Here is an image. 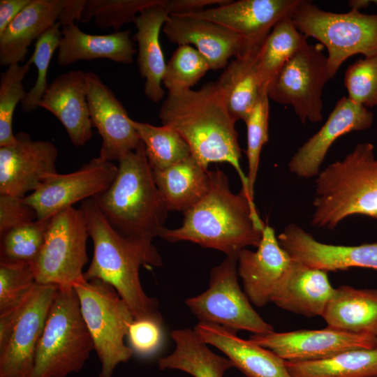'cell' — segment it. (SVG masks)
Instances as JSON below:
<instances>
[{"mask_svg":"<svg viewBox=\"0 0 377 377\" xmlns=\"http://www.w3.org/2000/svg\"><path fill=\"white\" fill-rule=\"evenodd\" d=\"M162 124L176 131L188 144L191 156L204 168L228 163L238 174L242 189L251 197L247 176L241 168V148L223 94L216 82L198 90L168 92L158 114Z\"/></svg>","mask_w":377,"mask_h":377,"instance_id":"obj_1","label":"cell"},{"mask_svg":"<svg viewBox=\"0 0 377 377\" xmlns=\"http://www.w3.org/2000/svg\"><path fill=\"white\" fill-rule=\"evenodd\" d=\"M209 177L206 194L184 212L182 226L164 228L159 237L170 242H191L227 256H238L247 246L258 247L266 225L253 200L242 189L233 193L222 170H209Z\"/></svg>","mask_w":377,"mask_h":377,"instance_id":"obj_2","label":"cell"},{"mask_svg":"<svg viewBox=\"0 0 377 377\" xmlns=\"http://www.w3.org/2000/svg\"><path fill=\"white\" fill-rule=\"evenodd\" d=\"M84 212L94 246L91 262L84 277L100 279L112 286L131 309L134 319L149 318L162 323L158 302L144 291L139 276L140 267L162 265L152 242L127 238L114 229L104 217L94 198L84 200Z\"/></svg>","mask_w":377,"mask_h":377,"instance_id":"obj_3","label":"cell"},{"mask_svg":"<svg viewBox=\"0 0 377 377\" xmlns=\"http://www.w3.org/2000/svg\"><path fill=\"white\" fill-rule=\"evenodd\" d=\"M94 199L110 226L131 239L152 242L165 228L169 210L141 140L134 151L118 161L113 182Z\"/></svg>","mask_w":377,"mask_h":377,"instance_id":"obj_4","label":"cell"},{"mask_svg":"<svg viewBox=\"0 0 377 377\" xmlns=\"http://www.w3.org/2000/svg\"><path fill=\"white\" fill-rule=\"evenodd\" d=\"M311 224L333 230L354 214L377 218V157L370 142H360L316 179Z\"/></svg>","mask_w":377,"mask_h":377,"instance_id":"obj_5","label":"cell"},{"mask_svg":"<svg viewBox=\"0 0 377 377\" xmlns=\"http://www.w3.org/2000/svg\"><path fill=\"white\" fill-rule=\"evenodd\" d=\"M94 345L74 288H58L38 341L30 377H67L79 372Z\"/></svg>","mask_w":377,"mask_h":377,"instance_id":"obj_6","label":"cell"},{"mask_svg":"<svg viewBox=\"0 0 377 377\" xmlns=\"http://www.w3.org/2000/svg\"><path fill=\"white\" fill-rule=\"evenodd\" d=\"M73 288L101 362L99 376L112 377L116 367L134 353L124 343L133 315L115 289L100 279H84Z\"/></svg>","mask_w":377,"mask_h":377,"instance_id":"obj_7","label":"cell"},{"mask_svg":"<svg viewBox=\"0 0 377 377\" xmlns=\"http://www.w3.org/2000/svg\"><path fill=\"white\" fill-rule=\"evenodd\" d=\"M292 20L301 33L325 47L332 77L349 57L377 54V13L327 12L309 1L300 0Z\"/></svg>","mask_w":377,"mask_h":377,"instance_id":"obj_8","label":"cell"},{"mask_svg":"<svg viewBox=\"0 0 377 377\" xmlns=\"http://www.w3.org/2000/svg\"><path fill=\"white\" fill-rule=\"evenodd\" d=\"M89 237L81 208L68 207L53 216L34 265L37 283L69 288L84 280Z\"/></svg>","mask_w":377,"mask_h":377,"instance_id":"obj_9","label":"cell"},{"mask_svg":"<svg viewBox=\"0 0 377 377\" xmlns=\"http://www.w3.org/2000/svg\"><path fill=\"white\" fill-rule=\"evenodd\" d=\"M237 256H226L210 272L209 288L185 302L199 322L216 324L237 332H274L254 310L238 283Z\"/></svg>","mask_w":377,"mask_h":377,"instance_id":"obj_10","label":"cell"},{"mask_svg":"<svg viewBox=\"0 0 377 377\" xmlns=\"http://www.w3.org/2000/svg\"><path fill=\"white\" fill-rule=\"evenodd\" d=\"M332 77L321 45L304 46L283 66L269 87V98L293 107L302 123L322 120L323 89Z\"/></svg>","mask_w":377,"mask_h":377,"instance_id":"obj_11","label":"cell"},{"mask_svg":"<svg viewBox=\"0 0 377 377\" xmlns=\"http://www.w3.org/2000/svg\"><path fill=\"white\" fill-rule=\"evenodd\" d=\"M117 172V165L98 156L76 171L50 176L24 200L35 210L38 220L49 219L76 202L107 190Z\"/></svg>","mask_w":377,"mask_h":377,"instance_id":"obj_12","label":"cell"},{"mask_svg":"<svg viewBox=\"0 0 377 377\" xmlns=\"http://www.w3.org/2000/svg\"><path fill=\"white\" fill-rule=\"evenodd\" d=\"M58 286L37 283L0 343V377H30L36 347Z\"/></svg>","mask_w":377,"mask_h":377,"instance_id":"obj_13","label":"cell"},{"mask_svg":"<svg viewBox=\"0 0 377 377\" xmlns=\"http://www.w3.org/2000/svg\"><path fill=\"white\" fill-rule=\"evenodd\" d=\"M249 339L291 362L322 360L347 350L377 348V337L329 327L322 330L253 334Z\"/></svg>","mask_w":377,"mask_h":377,"instance_id":"obj_14","label":"cell"},{"mask_svg":"<svg viewBox=\"0 0 377 377\" xmlns=\"http://www.w3.org/2000/svg\"><path fill=\"white\" fill-rule=\"evenodd\" d=\"M15 135L13 144L0 147V194L24 198L58 173L59 153L50 141L34 140L23 131Z\"/></svg>","mask_w":377,"mask_h":377,"instance_id":"obj_15","label":"cell"},{"mask_svg":"<svg viewBox=\"0 0 377 377\" xmlns=\"http://www.w3.org/2000/svg\"><path fill=\"white\" fill-rule=\"evenodd\" d=\"M85 75L91 122L102 139L99 157L118 161L137 148L140 138L113 91L95 73L87 71Z\"/></svg>","mask_w":377,"mask_h":377,"instance_id":"obj_16","label":"cell"},{"mask_svg":"<svg viewBox=\"0 0 377 377\" xmlns=\"http://www.w3.org/2000/svg\"><path fill=\"white\" fill-rule=\"evenodd\" d=\"M300 0H238L179 15L219 24L238 34L248 47L263 42L274 25L292 14Z\"/></svg>","mask_w":377,"mask_h":377,"instance_id":"obj_17","label":"cell"},{"mask_svg":"<svg viewBox=\"0 0 377 377\" xmlns=\"http://www.w3.org/2000/svg\"><path fill=\"white\" fill-rule=\"evenodd\" d=\"M277 239L293 259L310 267L327 272L352 267L377 270V242L357 246L327 244L293 223L287 226Z\"/></svg>","mask_w":377,"mask_h":377,"instance_id":"obj_18","label":"cell"},{"mask_svg":"<svg viewBox=\"0 0 377 377\" xmlns=\"http://www.w3.org/2000/svg\"><path fill=\"white\" fill-rule=\"evenodd\" d=\"M374 113L348 97H342L320 129L304 142L290 158V172L309 179L319 174L331 145L341 135L352 131H364L374 122Z\"/></svg>","mask_w":377,"mask_h":377,"instance_id":"obj_19","label":"cell"},{"mask_svg":"<svg viewBox=\"0 0 377 377\" xmlns=\"http://www.w3.org/2000/svg\"><path fill=\"white\" fill-rule=\"evenodd\" d=\"M293 258L279 244L274 230L266 225L256 251L242 250L237 256V273L249 301L258 307L269 302Z\"/></svg>","mask_w":377,"mask_h":377,"instance_id":"obj_20","label":"cell"},{"mask_svg":"<svg viewBox=\"0 0 377 377\" xmlns=\"http://www.w3.org/2000/svg\"><path fill=\"white\" fill-rule=\"evenodd\" d=\"M162 29L170 42L193 45L206 59L210 70L226 67L229 59L250 47L232 30L202 18L170 15Z\"/></svg>","mask_w":377,"mask_h":377,"instance_id":"obj_21","label":"cell"},{"mask_svg":"<svg viewBox=\"0 0 377 377\" xmlns=\"http://www.w3.org/2000/svg\"><path fill=\"white\" fill-rule=\"evenodd\" d=\"M39 107L56 117L75 146H84L91 138L85 72L73 70L58 75L49 84Z\"/></svg>","mask_w":377,"mask_h":377,"instance_id":"obj_22","label":"cell"},{"mask_svg":"<svg viewBox=\"0 0 377 377\" xmlns=\"http://www.w3.org/2000/svg\"><path fill=\"white\" fill-rule=\"evenodd\" d=\"M193 330L202 341L223 352L246 377H293L283 359L249 339L239 337L235 331L202 322Z\"/></svg>","mask_w":377,"mask_h":377,"instance_id":"obj_23","label":"cell"},{"mask_svg":"<svg viewBox=\"0 0 377 377\" xmlns=\"http://www.w3.org/2000/svg\"><path fill=\"white\" fill-rule=\"evenodd\" d=\"M334 289L329 281L327 272L293 259L290 267L274 288L270 302L309 318L322 316Z\"/></svg>","mask_w":377,"mask_h":377,"instance_id":"obj_24","label":"cell"},{"mask_svg":"<svg viewBox=\"0 0 377 377\" xmlns=\"http://www.w3.org/2000/svg\"><path fill=\"white\" fill-rule=\"evenodd\" d=\"M66 0H31L0 34V64L24 61L28 47L58 21Z\"/></svg>","mask_w":377,"mask_h":377,"instance_id":"obj_25","label":"cell"},{"mask_svg":"<svg viewBox=\"0 0 377 377\" xmlns=\"http://www.w3.org/2000/svg\"><path fill=\"white\" fill-rule=\"evenodd\" d=\"M61 32L57 57L59 66H67L77 61L97 59L125 64L133 61L136 50L129 30L94 35L83 32L73 23L62 27Z\"/></svg>","mask_w":377,"mask_h":377,"instance_id":"obj_26","label":"cell"},{"mask_svg":"<svg viewBox=\"0 0 377 377\" xmlns=\"http://www.w3.org/2000/svg\"><path fill=\"white\" fill-rule=\"evenodd\" d=\"M164 0L142 10L134 20L138 44V64L141 76L145 79L144 91L153 102L163 98L161 86L166 64L160 43L161 29L170 14L163 6Z\"/></svg>","mask_w":377,"mask_h":377,"instance_id":"obj_27","label":"cell"},{"mask_svg":"<svg viewBox=\"0 0 377 377\" xmlns=\"http://www.w3.org/2000/svg\"><path fill=\"white\" fill-rule=\"evenodd\" d=\"M322 317L327 327L377 337V289L339 286L334 289Z\"/></svg>","mask_w":377,"mask_h":377,"instance_id":"obj_28","label":"cell"},{"mask_svg":"<svg viewBox=\"0 0 377 377\" xmlns=\"http://www.w3.org/2000/svg\"><path fill=\"white\" fill-rule=\"evenodd\" d=\"M263 43L235 57L216 81L236 121L246 120L262 91L258 62Z\"/></svg>","mask_w":377,"mask_h":377,"instance_id":"obj_29","label":"cell"},{"mask_svg":"<svg viewBox=\"0 0 377 377\" xmlns=\"http://www.w3.org/2000/svg\"><path fill=\"white\" fill-rule=\"evenodd\" d=\"M169 211L183 213L196 205L209 185V170L192 156L163 170H152Z\"/></svg>","mask_w":377,"mask_h":377,"instance_id":"obj_30","label":"cell"},{"mask_svg":"<svg viewBox=\"0 0 377 377\" xmlns=\"http://www.w3.org/2000/svg\"><path fill=\"white\" fill-rule=\"evenodd\" d=\"M171 337L175 348L158 360L162 370L177 369L193 377H223L227 370L235 367L230 359L213 353L194 330H175Z\"/></svg>","mask_w":377,"mask_h":377,"instance_id":"obj_31","label":"cell"},{"mask_svg":"<svg viewBox=\"0 0 377 377\" xmlns=\"http://www.w3.org/2000/svg\"><path fill=\"white\" fill-rule=\"evenodd\" d=\"M308 44L307 37L295 26L292 16L283 18L264 40L258 68L262 91H268L285 64Z\"/></svg>","mask_w":377,"mask_h":377,"instance_id":"obj_32","label":"cell"},{"mask_svg":"<svg viewBox=\"0 0 377 377\" xmlns=\"http://www.w3.org/2000/svg\"><path fill=\"white\" fill-rule=\"evenodd\" d=\"M285 364L293 377H377V348L347 350L317 361L285 360Z\"/></svg>","mask_w":377,"mask_h":377,"instance_id":"obj_33","label":"cell"},{"mask_svg":"<svg viewBox=\"0 0 377 377\" xmlns=\"http://www.w3.org/2000/svg\"><path fill=\"white\" fill-rule=\"evenodd\" d=\"M136 129L152 170H163L191 156L184 138L172 128L131 119Z\"/></svg>","mask_w":377,"mask_h":377,"instance_id":"obj_34","label":"cell"},{"mask_svg":"<svg viewBox=\"0 0 377 377\" xmlns=\"http://www.w3.org/2000/svg\"><path fill=\"white\" fill-rule=\"evenodd\" d=\"M50 219H37L11 229L0 236V259L34 265L43 246Z\"/></svg>","mask_w":377,"mask_h":377,"instance_id":"obj_35","label":"cell"},{"mask_svg":"<svg viewBox=\"0 0 377 377\" xmlns=\"http://www.w3.org/2000/svg\"><path fill=\"white\" fill-rule=\"evenodd\" d=\"M36 284L34 265L0 259V315L20 307Z\"/></svg>","mask_w":377,"mask_h":377,"instance_id":"obj_36","label":"cell"},{"mask_svg":"<svg viewBox=\"0 0 377 377\" xmlns=\"http://www.w3.org/2000/svg\"><path fill=\"white\" fill-rule=\"evenodd\" d=\"M160 0H87L80 22H88L94 18L99 29L113 28L116 31L125 24L134 22L145 8Z\"/></svg>","mask_w":377,"mask_h":377,"instance_id":"obj_37","label":"cell"},{"mask_svg":"<svg viewBox=\"0 0 377 377\" xmlns=\"http://www.w3.org/2000/svg\"><path fill=\"white\" fill-rule=\"evenodd\" d=\"M61 24L56 22L36 40L34 51L27 61L34 64L36 68V79L34 86L26 93L21 104L22 110L31 112L39 107V104L48 88L47 73L54 52L59 48L62 37Z\"/></svg>","mask_w":377,"mask_h":377,"instance_id":"obj_38","label":"cell"},{"mask_svg":"<svg viewBox=\"0 0 377 377\" xmlns=\"http://www.w3.org/2000/svg\"><path fill=\"white\" fill-rule=\"evenodd\" d=\"M30 70V64H13L1 74L0 79V147L13 144L15 134L13 121L16 106L26 93L22 81Z\"/></svg>","mask_w":377,"mask_h":377,"instance_id":"obj_39","label":"cell"},{"mask_svg":"<svg viewBox=\"0 0 377 377\" xmlns=\"http://www.w3.org/2000/svg\"><path fill=\"white\" fill-rule=\"evenodd\" d=\"M209 70L207 61L195 47L179 45L166 64L162 83L168 92L189 89Z\"/></svg>","mask_w":377,"mask_h":377,"instance_id":"obj_40","label":"cell"},{"mask_svg":"<svg viewBox=\"0 0 377 377\" xmlns=\"http://www.w3.org/2000/svg\"><path fill=\"white\" fill-rule=\"evenodd\" d=\"M267 91H262L254 107L244 121L247 128L248 184L252 198L262 149L269 140V104Z\"/></svg>","mask_w":377,"mask_h":377,"instance_id":"obj_41","label":"cell"},{"mask_svg":"<svg viewBox=\"0 0 377 377\" xmlns=\"http://www.w3.org/2000/svg\"><path fill=\"white\" fill-rule=\"evenodd\" d=\"M348 98L366 108L377 106V54L348 66L344 75Z\"/></svg>","mask_w":377,"mask_h":377,"instance_id":"obj_42","label":"cell"},{"mask_svg":"<svg viewBox=\"0 0 377 377\" xmlns=\"http://www.w3.org/2000/svg\"><path fill=\"white\" fill-rule=\"evenodd\" d=\"M162 323L143 318L135 319L131 324L128 339L133 352L142 356L155 353L163 341Z\"/></svg>","mask_w":377,"mask_h":377,"instance_id":"obj_43","label":"cell"},{"mask_svg":"<svg viewBox=\"0 0 377 377\" xmlns=\"http://www.w3.org/2000/svg\"><path fill=\"white\" fill-rule=\"evenodd\" d=\"M37 220L35 210L24 198L0 194V236L7 231Z\"/></svg>","mask_w":377,"mask_h":377,"instance_id":"obj_44","label":"cell"},{"mask_svg":"<svg viewBox=\"0 0 377 377\" xmlns=\"http://www.w3.org/2000/svg\"><path fill=\"white\" fill-rule=\"evenodd\" d=\"M229 0H164L163 6L170 15H184L201 11L212 5H223Z\"/></svg>","mask_w":377,"mask_h":377,"instance_id":"obj_45","label":"cell"},{"mask_svg":"<svg viewBox=\"0 0 377 377\" xmlns=\"http://www.w3.org/2000/svg\"><path fill=\"white\" fill-rule=\"evenodd\" d=\"M30 1L31 0L0 1V34Z\"/></svg>","mask_w":377,"mask_h":377,"instance_id":"obj_46","label":"cell"},{"mask_svg":"<svg viewBox=\"0 0 377 377\" xmlns=\"http://www.w3.org/2000/svg\"><path fill=\"white\" fill-rule=\"evenodd\" d=\"M87 0H66L65 5L61 10L58 22L61 27L80 21Z\"/></svg>","mask_w":377,"mask_h":377,"instance_id":"obj_47","label":"cell"},{"mask_svg":"<svg viewBox=\"0 0 377 377\" xmlns=\"http://www.w3.org/2000/svg\"><path fill=\"white\" fill-rule=\"evenodd\" d=\"M372 3H377V1L371 0H351L348 1V5L350 10L360 11L369 6Z\"/></svg>","mask_w":377,"mask_h":377,"instance_id":"obj_48","label":"cell"}]
</instances>
